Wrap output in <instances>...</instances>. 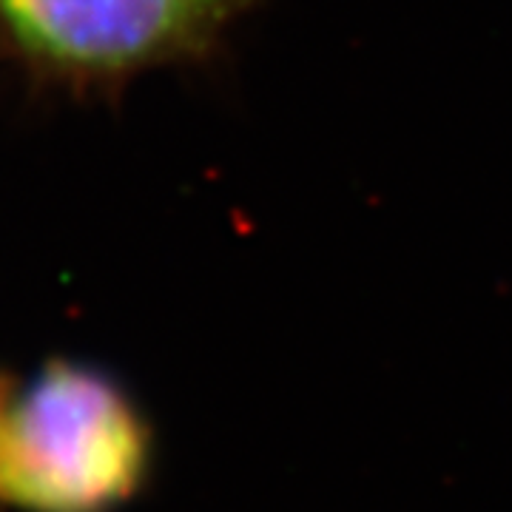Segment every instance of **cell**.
<instances>
[{"label":"cell","mask_w":512,"mask_h":512,"mask_svg":"<svg viewBox=\"0 0 512 512\" xmlns=\"http://www.w3.org/2000/svg\"><path fill=\"white\" fill-rule=\"evenodd\" d=\"M148 424L126 387L55 359L0 419V501L23 512H111L140 490Z\"/></svg>","instance_id":"cell-1"},{"label":"cell","mask_w":512,"mask_h":512,"mask_svg":"<svg viewBox=\"0 0 512 512\" xmlns=\"http://www.w3.org/2000/svg\"><path fill=\"white\" fill-rule=\"evenodd\" d=\"M259 0H0V37L29 72L74 92L211 63Z\"/></svg>","instance_id":"cell-2"},{"label":"cell","mask_w":512,"mask_h":512,"mask_svg":"<svg viewBox=\"0 0 512 512\" xmlns=\"http://www.w3.org/2000/svg\"><path fill=\"white\" fill-rule=\"evenodd\" d=\"M9 393H6V384H3V379H0V419H3V410H6V404H9Z\"/></svg>","instance_id":"cell-3"}]
</instances>
